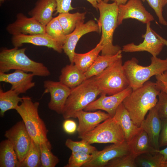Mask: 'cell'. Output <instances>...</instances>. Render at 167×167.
<instances>
[{"mask_svg": "<svg viewBox=\"0 0 167 167\" xmlns=\"http://www.w3.org/2000/svg\"><path fill=\"white\" fill-rule=\"evenodd\" d=\"M161 90L156 83L148 81L133 90L122 103L135 124L139 127L147 113L156 105Z\"/></svg>", "mask_w": 167, "mask_h": 167, "instance_id": "1", "label": "cell"}, {"mask_svg": "<svg viewBox=\"0 0 167 167\" xmlns=\"http://www.w3.org/2000/svg\"><path fill=\"white\" fill-rule=\"evenodd\" d=\"M26 48H4L0 52V72L6 73L12 70L30 72L34 76L47 77L50 73L43 63L34 61L25 54Z\"/></svg>", "mask_w": 167, "mask_h": 167, "instance_id": "2", "label": "cell"}, {"mask_svg": "<svg viewBox=\"0 0 167 167\" xmlns=\"http://www.w3.org/2000/svg\"><path fill=\"white\" fill-rule=\"evenodd\" d=\"M100 12L98 21L102 32L100 41L103 48L102 55H114L122 50L118 45L113 44V35L118 25V5L114 2L112 3L99 2L97 5Z\"/></svg>", "mask_w": 167, "mask_h": 167, "instance_id": "3", "label": "cell"}, {"mask_svg": "<svg viewBox=\"0 0 167 167\" xmlns=\"http://www.w3.org/2000/svg\"><path fill=\"white\" fill-rule=\"evenodd\" d=\"M151 60L149 65L144 66L139 65L138 60L133 57L123 65L129 86L133 90L141 87L153 75H161L167 71V58L162 59L152 56Z\"/></svg>", "mask_w": 167, "mask_h": 167, "instance_id": "4", "label": "cell"}, {"mask_svg": "<svg viewBox=\"0 0 167 167\" xmlns=\"http://www.w3.org/2000/svg\"><path fill=\"white\" fill-rule=\"evenodd\" d=\"M101 92L93 77L86 79L78 86L71 89L62 114L65 119L76 118L77 113L83 110L95 100Z\"/></svg>", "mask_w": 167, "mask_h": 167, "instance_id": "5", "label": "cell"}, {"mask_svg": "<svg viewBox=\"0 0 167 167\" xmlns=\"http://www.w3.org/2000/svg\"><path fill=\"white\" fill-rule=\"evenodd\" d=\"M39 102H33L30 97L24 96L21 104L15 110L22 118L32 140L40 144L48 140L47 138L48 130L39 115Z\"/></svg>", "mask_w": 167, "mask_h": 167, "instance_id": "6", "label": "cell"}, {"mask_svg": "<svg viewBox=\"0 0 167 167\" xmlns=\"http://www.w3.org/2000/svg\"><path fill=\"white\" fill-rule=\"evenodd\" d=\"M93 77L101 93L106 95H111L118 93L129 86L123 69L122 58L117 60L100 74Z\"/></svg>", "mask_w": 167, "mask_h": 167, "instance_id": "7", "label": "cell"}, {"mask_svg": "<svg viewBox=\"0 0 167 167\" xmlns=\"http://www.w3.org/2000/svg\"><path fill=\"white\" fill-rule=\"evenodd\" d=\"M79 138L92 144L121 143L126 140L124 133L118 121L111 117Z\"/></svg>", "mask_w": 167, "mask_h": 167, "instance_id": "8", "label": "cell"}, {"mask_svg": "<svg viewBox=\"0 0 167 167\" xmlns=\"http://www.w3.org/2000/svg\"><path fill=\"white\" fill-rule=\"evenodd\" d=\"M4 136L12 144L19 162H22L28 152L32 141L23 120L6 131Z\"/></svg>", "mask_w": 167, "mask_h": 167, "instance_id": "9", "label": "cell"}, {"mask_svg": "<svg viewBox=\"0 0 167 167\" xmlns=\"http://www.w3.org/2000/svg\"><path fill=\"white\" fill-rule=\"evenodd\" d=\"M130 153L129 144L126 141L121 143H113L102 150L96 151L82 167H105L111 160Z\"/></svg>", "mask_w": 167, "mask_h": 167, "instance_id": "10", "label": "cell"}, {"mask_svg": "<svg viewBox=\"0 0 167 167\" xmlns=\"http://www.w3.org/2000/svg\"><path fill=\"white\" fill-rule=\"evenodd\" d=\"M146 26L145 33L142 36L144 39L143 42L138 45L131 43L124 45L122 51L131 53L147 51L154 57H157L160 53L165 46L164 44L152 28L150 22L147 23Z\"/></svg>", "mask_w": 167, "mask_h": 167, "instance_id": "11", "label": "cell"}, {"mask_svg": "<svg viewBox=\"0 0 167 167\" xmlns=\"http://www.w3.org/2000/svg\"><path fill=\"white\" fill-rule=\"evenodd\" d=\"M101 31L98 23L91 20L85 23L84 21L80 22L71 33L66 35L62 49L68 57L71 63H73L75 49L80 38L84 34L89 32L100 33Z\"/></svg>", "mask_w": 167, "mask_h": 167, "instance_id": "12", "label": "cell"}, {"mask_svg": "<svg viewBox=\"0 0 167 167\" xmlns=\"http://www.w3.org/2000/svg\"><path fill=\"white\" fill-rule=\"evenodd\" d=\"M44 94L49 93L50 100L49 108L58 114H62L71 88L60 82L46 80L44 82Z\"/></svg>", "mask_w": 167, "mask_h": 167, "instance_id": "13", "label": "cell"}, {"mask_svg": "<svg viewBox=\"0 0 167 167\" xmlns=\"http://www.w3.org/2000/svg\"><path fill=\"white\" fill-rule=\"evenodd\" d=\"M132 91V89L129 86L123 91L113 95L107 96L105 94L101 93L98 99L89 104L84 110L90 111L101 110L113 117L119 106Z\"/></svg>", "mask_w": 167, "mask_h": 167, "instance_id": "14", "label": "cell"}, {"mask_svg": "<svg viewBox=\"0 0 167 167\" xmlns=\"http://www.w3.org/2000/svg\"><path fill=\"white\" fill-rule=\"evenodd\" d=\"M130 18L146 24L154 20L153 16L146 9L141 0H129L126 4L118 6V26L122 24L124 19Z\"/></svg>", "mask_w": 167, "mask_h": 167, "instance_id": "15", "label": "cell"}, {"mask_svg": "<svg viewBox=\"0 0 167 167\" xmlns=\"http://www.w3.org/2000/svg\"><path fill=\"white\" fill-rule=\"evenodd\" d=\"M6 29L12 36L22 34L33 35L46 33L45 26L32 17H28L23 13H19L16 15V19L9 24Z\"/></svg>", "mask_w": 167, "mask_h": 167, "instance_id": "16", "label": "cell"}, {"mask_svg": "<svg viewBox=\"0 0 167 167\" xmlns=\"http://www.w3.org/2000/svg\"><path fill=\"white\" fill-rule=\"evenodd\" d=\"M11 42L14 47L19 48L24 44L29 43L52 48L61 53L62 51V45L46 33L33 35L20 34L12 36Z\"/></svg>", "mask_w": 167, "mask_h": 167, "instance_id": "17", "label": "cell"}, {"mask_svg": "<svg viewBox=\"0 0 167 167\" xmlns=\"http://www.w3.org/2000/svg\"><path fill=\"white\" fill-rule=\"evenodd\" d=\"M34 76L32 73L19 70L9 74L0 72V81L10 84L11 89L19 94L25 93L35 86V83L32 81Z\"/></svg>", "mask_w": 167, "mask_h": 167, "instance_id": "18", "label": "cell"}, {"mask_svg": "<svg viewBox=\"0 0 167 167\" xmlns=\"http://www.w3.org/2000/svg\"><path fill=\"white\" fill-rule=\"evenodd\" d=\"M76 117L79 121L77 131L79 138L93 130L101 122L111 117L107 113L100 110L91 112L83 110L77 112Z\"/></svg>", "mask_w": 167, "mask_h": 167, "instance_id": "19", "label": "cell"}, {"mask_svg": "<svg viewBox=\"0 0 167 167\" xmlns=\"http://www.w3.org/2000/svg\"><path fill=\"white\" fill-rule=\"evenodd\" d=\"M162 127V120L155 106L149 110L140 127L148 134L152 146L156 150H159V139Z\"/></svg>", "mask_w": 167, "mask_h": 167, "instance_id": "20", "label": "cell"}, {"mask_svg": "<svg viewBox=\"0 0 167 167\" xmlns=\"http://www.w3.org/2000/svg\"><path fill=\"white\" fill-rule=\"evenodd\" d=\"M55 0H38L28 15L45 26L53 19V12L56 11Z\"/></svg>", "mask_w": 167, "mask_h": 167, "instance_id": "21", "label": "cell"}, {"mask_svg": "<svg viewBox=\"0 0 167 167\" xmlns=\"http://www.w3.org/2000/svg\"><path fill=\"white\" fill-rule=\"evenodd\" d=\"M121 127L126 142H129L141 129L133 122L130 115L122 103L113 117Z\"/></svg>", "mask_w": 167, "mask_h": 167, "instance_id": "22", "label": "cell"}, {"mask_svg": "<svg viewBox=\"0 0 167 167\" xmlns=\"http://www.w3.org/2000/svg\"><path fill=\"white\" fill-rule=\"evenodd\" d=\"M59 81L71 89L81 84L87 79L84 73L74 63L63 67L59 77Z\"/></svg>", "mask_w": 167, "mask_h": 167, "instance_id": "23", "label": "cell"}, {"mask_svg": "<svg viewBox=\"0 0 167 167\" xmlns=\"http://www.w3.org/2000/svg\"><path fill=\"white\" fill-rule=\"evenodd\" d=\"M128 143L131 153L136 156L145 153L155 152L148 134L142 129Z\"/></svg>", "mask_w": 167, "mask_h": 167, "instance_id": "24", "label": "cell"}, {"mask_svg": "<svg viewBox=\"0 0 167 167\" xmlns=\"http://www.w3.org/2000/svg\"><path fill=\"white\" fill-rule=\"evenodd\" d=\"M122 51L121 50L112 55H99L84 73L87 79L98 75L117 60L122 58Z\"/></svg>", "mask_w": 167, "mask_h": 167, "instance_id": "25", "label": "cell"}, {"mask_svg": "<svg viewBox=\"0 0 167 167\" xmlns=\"http://www.w3.org/2000/svg\"><path fill=\"white\" fill-rule=\"evenodd\" d=\"M103 48L101 42L100 41L94 48L87 53L84 54L75 53L73 63L84 73L94 62Z\"/></svg>", "mask_w": 167, "mask_h": 167, "instance_id": "26", "label": "cell"}, {"mask_svg": "<svg viewBox=\"0 0 167 167\" xmlns=\"http://www.w3.org/2000/svg\"><path fill=\"white\" fill-rule=\"evenodd\" d=\"M19 162L14 147L7 139L0 143V167H18Z\"/></svg>", "mask_w": 167, "mask_h": 167, "instance_id": "27", "label": "cell"}, {"mask_svg": "<svg viewBox=\"0 0 167 167\" xmlns=\"http://www.w3.org/2000/svg\"><path fill=\"white\" fill-rule=\"evenodd\" d=\"M86 14V12L59 13L57 17L65 35L71 33L79 23L84 21Z\"/></svg>", "mask_w": 167, "mask_h": 167, "instance_id": "28", "label": "cell"}, {"mask_svg": "<svg viewBox=\"0 0 167 167\" xmlns=\"http://www.w3.org/2000/svg\"><path fill=\"white\" fill-rule=\"evenodd\" d=\"M18 94L14 90L11 89L6 91H4L0 88V115L1 117L4 116L7 111L15 109L19 105L18 104L22 101V97L19 96Z\"/></svg>", "mask_w": 167, "mask_h": 167, "instance_id": "29", "label": "cell"}, {"mask_svg": "<svg viewBox=\"0 0 167 167\" xmlns=\"http://www.w3.org/2000/svg\"><path fill=\"white\" fill-rule=\"evenodd\" d=\"M147 152L137 156L135 162L139 167H162L164 156L160 152Z\"/></svg>", "mask_w": 167, "mask_h": 167, "instance_id": "30", "label": "cell"}, {"mask_svg": "<svg viewBox=\"0 0 167 167\" xmlns=\"http://www.w3.org/2000/svg\"><path fill=\"white\" fill-rule=\"evenodd\" d=\"M41 166L40 144L32 139L28 152L23 161L19 163L18 167Z\"/></svg>", "mask_w": 167, "mask_h": 167, "instance_id": "31", "label": "cell"}, {"mask_svg": "<svg viewBox=\"0 0 167 167\" xmlns=\"http://www.w3.org/2000/svg\"><path fill=\"white\" fill-rule=\"evenodd\" d=\"M41 167H54L59 162L58 158L52 152V146L48 140L40 144Z\"/></svg>", "mask_w": 167, "mask_h": 167, "instance_id": "32", "label": "cell"}, {"mask_svg": "<svg viewBox=\"0 0 167 167\" xmlns=\"http://www.w3.org/2000/svg\"><path fill=\"white\" fill-rule=\"evenodd\" d=\"M46 33L62 45L66 39L58 17L53 19L45 26Z\"/></svg>", "mask_w": 167, "mask_h": 167, "instance_id": "33", "label": "cell"}, {"mask_svg": "<svg viewBox=\"0 0 167 167\" xmlns=\"http://www.w3.org/2000/svg\"><path fill=\"white\" fill-rule=\"evenodd\" d=\"M65 145L72 152H81L92 155L97 151L96 147L82 139L77 141L67 139Z\"/></svg>", "mask_w": 167, "mask_h": 167, "instance_id": "34", "label": "cell"}, {"mask_svg": "<svg viewBox=\"0 0 167 167\" xmlns=\"http://www.w3.org/2000/svg\"><path fill=\"white\" fill-rule=\"evenodd\" d=\"M136 157L130 153L111 160L108 163L105 167H137L135 162Z\"/></svg>", "mask_w": 167, "mask_h": 167, "instance_id": "35", "label": "cell"}, {"mask_svg": "<svg viewBox=\"0 0 167 167\" xmlns=\"http://www.w3.org/2000/svg\"><path fill=\"white\" fill-rule=\"evenodd\" d=\"M92 156V155L85 152H72L67 164L64 167H82Z\"/></svg>", "mask_w": 167, "mask_h": 167, "instance_id": "36", "label": "cell"}, {"mask_svg": "<svg viewBox=\"0 0 167 167\" xmlns=\"http://www.w3.org/2000/svg\"><path fill=\"white\" fill-rule=\"evenodd\" d=\"M143 2L146 0L149 6L154 10L161 24L167 25V22L163 15V8L167 4V0H141Z\"/></svg>", "mask_w": 167, "mask_h": 167, "instance_id": "37", "label": "cell"}, {"mask_svg": "<svg viewBox=\"0 0 167 167\" xmlns=\"http://www.w3.org/2000/svg\"><path fill=\"white\" fill-rule=\"evenodd\" d=\"M158 102L155 106L161 119H167V93L161 90L158 96Z\"/></svg>", "mask_w": 167, "mask_h": 167, "instance_id": "38", "label": "cell"}, {"mask_svg": "<svg viewBox=\"0 0 167 167\" xmlns=\"http://www.w3.org/2000/svg\"><path fill=\"white\" fill-rule=\"evenodd\" d=\"M57 4L56 14L69 12L75 9L71 5L72 0H55Z\"/></svg>", "mask_w": 167, "mask_h": 167, "instance_id": "39", "label": "cell"}, {"mask_svg": "<svg viewBox=\"0 0 167 167\" xmlns=\"http://www.w3.org/2000/svg\"><path fill=\"white\" fill-rule=\"evenodd\" d=\"M160 148L167 146V119H162V127L159 139Z\"/></svg>", "mask_w": 167, "mask_h": 167, "instance_id": "40", "label": "cell"}, {"mask_svg": "<svg viewBox=\"0 0 167 167\" xmlns=\"http://www.w3.org/2000/svg\"><path fill=\"white\" fill-rule=\"evenodd\" d=\"M156 79V82L160 89L167 93V71L163 73L155 76Z\"/></svg>", "mask_w": 167, "mask_h": 167, "instance_id": "41", "label": "cell"}, {"mask_svg": "<svg viewBox=\"0 0 167 167\" xmlns=\"http://www.w3.org/2000/svg\"><path fill=\"white\" fill-rule=\"evenodd\" d=\"M77 128L76 123L73 120L66 119L63 123V129L68 134L74 133L77 130Z\"/></svg>", "mask_w": 167, "mask_h": 167, "instance_id": "42", "label": "cell"}, {"mask_svg": "<svg viewBox=\"0 0 167 167\" xmlns=\"http://www.w3.org/2000/svg\"><path fill=\"white\" fill-rule=\"evenodd\" d=\"M155 151L158 152L162 154L164 156V161L167 160V147L162 150H155Z\"/></svg>", "mask_w": 167, "mask_h": 167, "instance_id": "43", "label": "cell"}, {"mask_svg": "<svg viewBox=\"0 0 167 167\" xmlns=\"http://www.w3.org/2000/svg\"><path fill=\"white\" fill-rule=\"evenodd\" d=\"M89 2L97 10H98L97 5L98 3L101 1L103 0H86Z\"/></svg>", "mask_w": 167, "mask_h": 167, "instance_id": "44", "label": "cell"}, {"mask_svg": "<svg viewBox=\"0 0 167 167\" xmlns=\"http://www.w3.org/2000/svg\"><path fill=\"white\" fill-rule=\"evenodd\" d=\"M128 0H115V2L119 6L126 4Z\"/></svg>", "mask_w": 167, "mask_h": 167, "instance_id": "45", "label": "cell"}, {"mask_svg": "<svg viewBox=\"0 0 167 167\" xmlns=\"http://www.w3.org/2000/svg\"><path fill=\"white\" fill-rule=\"evenodd\" d=\"M156 34L158 38H160V39L162 41V42L167 47V40L162 37L156 32Z\"/></svg>", "mask_w": 167, "mask_h": 167, "instance_id": "46", "label": "cell"}, {"mask_svg": "<svg viewBox=\"0 0 167 167\" xmlns=\"http://www.w3.org/2000/svg\"><path fill=\"white\" fill-rule=\"evenodd\" d=\"M162 167H167V160L163 162L162 165Z\"/></svg>", "mask_w": 167, "mask_h": 167, "instance_id": "47", "label": "cell"}, {"mask_svg": "<svg viewBox=\"0 0 167 167\" xmlns=\"http://www.w3.org/2000/svg\"><path fill=\"white\" fill-rule=\"evenodd\" d=\"M110 1H113L114 2H115V0H103V1L106 3H108V2Z\"/></svg>", "mask_w": 167, "mask_h": 167, "instance_id": "48", "label": "cell"}, {"mask_svg": "<svg viewBox=\"0 0 167 167\" xmlns=\"http://www.w3.org/2000/svg\"><path fill=\"white\" fill-rule=\"evenodd\" d=\"M5 0H0V4L2 3Z\"/></svg>", "mask_w": 167, "mask_h": 167, "instance_id": "49", "label": "cell"}]
</instances>
